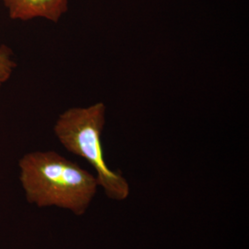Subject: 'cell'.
I'll return each instance as SVG.
<instances>
[{"label":"cell","instance_id":"1","mask_svg":"<svg viewBox=\"0 0 249 249\" xmlns=\"http://www.w3.org/2000/svg\"><path fill=\"white\" fill-rule=\"evenodd\" d=\"M18 167L27 201L39 208L56 207L81 216L98 191L93 174L55 151L28 152Z\"/></svg>","mask_w":249,"mask_h":249},{"label":"cell","instance_id":"2","mask_svg":"<svg viewBox=\"0 0 249 249\" xmlns=\"http://www.w3.org/2000/svg\"><path fill=\"white\" fill-rule=\"evenodd\" d=\"M107 123V107L103 102L84 107H71L59 115L53 133L63 147L87 160L105 195L115 201H124L130 195V186L124 176L107 164L102 143Z\"/></svg>","mask_w":249,"mask_h":249},{"label":"cell","instance_id":"3","mask_svg":"<svg viewBox=\"0 0 249 249\" xmlns=\"http://www.w3.org/2000/svg\"><path fill=\"white\" fill-rule=\"evenodd\" d=\"M14 20L44 18L57 22L69 10V0H1Z\"/></svg>","mask_w":249,"mask_h":249},{"label":"cell","instance_id":"4","mask_svg":"<svg viewBox=\"0 0 249 249\" xmlns=\"http://www.w3.org/2000/svg\"><path fill=\"white\" fill-rule=\"evenodd\" d=\"M16 69L12 51L6 45L0 46V90Z\"/></svg>","mask_w":249,"mask_h":249}]
</instances>
